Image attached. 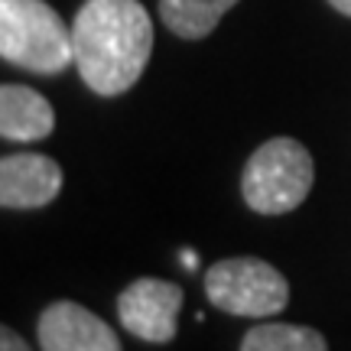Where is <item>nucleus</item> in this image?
<instances>
[{
  "label": "nucleus",
  "instance_id": "obj_10",
  "mask_svg": "<svg viewBox=\"0 0 351 351\" xmlns=\"http://www.w3.org/2000/svg\"><path fill=\"white\" fill-rule=\"evenodd\" d=\"M241 351H328L326 335L309 326H293V322H263L254 326Z\"/></svg>",
  "mask_w": 351,
  "mask_h": 351
},
{
  "label": "nucleus",
  "instance_id": "obj_6",
  "mask_svg": "<svg viewBox=\"0 0 351 351\" xmlns=\"http://www.w3.org/2000/svg\"><path fill=\"white\" fill-rule=\"evenodd\" d=\"M39 351H124L114 332L101 315L72 300L46 306L36 322Z\"/></svg>",
  "mask_w": 351,
  "mask_h": 351
},
{
  "label": "nucleus",
  "instance_id": "obj_3",
  "mask_svg": "<svg viewBox=\"0 0 351 351\" xmlns=\"http://www.w3.org/2000/svg\"><path fill=\"white\" fill-rule=\"evenodd\" d=\"M315 182L309 150L293 137H274L261 143L244 166L241 195L257 215H287L300 208Z\"/></svg>",
  "mask_w": 351,
  "mask_h": 351
},
{
  "label": "nucleus",
  "instance_id": "obj_7",
  "mask_svg": "<svg viewBox=\"0 0 351 351\" xmlns=\"http://www.w3.org/2000/svg\"><path fill=\"white\" fill-rule=\"evenodd\" d=\"M62 192V169L46 153H10L0 160V205L43 208Z\"/></svg>",
  "mask_w": 351,
  "mask_h": 351
},
{
  "label": "nucleus",
  "instance_id": "obj_1",
  "mask_svg": "<svg viewBox=\"0 0 351 351\" xmlns=\"http://www.w3.org/2000/svg\"><path fill=\"white\" fill-rule=\"evenodd\" d=\"M72 49L82 82L101 98H117L150 62V13L140 0H85L72 23Z\"/></svg>",
  "mask_w": 351,
  "mask_h": 351
},
{
  "label": "nucleus",
  "instance_id": "obj_12",
  "mask_svg": "<svg viewBox=\"0 0 351 351\" xmlns=\"http://www.w3.org/2000/svg\"><path fill=\"white\" fill-rule=\"evenodd\" d=\"M179 261H182V267H186V270H195V267H199V254L182 251V254H179Z\"/></svg>",
  "mask_w": 351,
  "mask_h": 351
},
{
  "label": "nucleus",
  "instance_id": "obj_11",
  "mask_svg": "<svg viewBox=\"0 0 351 351\" xmlns=\"http://www.w3.org/2000/svg\"><path fill=\"white\" fill-rule=\"evenodd\" d=\"M0 351H33L13 328H0Z\"/></svg>",
  "mask_w": 351,
  "mask_h": 351
},
{
  "label": "nucleus",
  "instance_id": "obj_5",
  "mask_svg": "<svg viewBox=\"0 0 351 351\" xmlns=\"http://www.w3.org/2000/svg\"><path fill=\"white\" fill-rule=\"evenodd\" d=\"M182 300H186L182 287H176L169 280L143 276V280H134L117 296V319L134 339H143L150 345H166L176 339Z\"/></svg>",
  "mask_w": 351,
  "mask_h": 351
},
{
  "label": "nucleus",
  "instance_id": "obj_9",
  "mask_svg": "<svg viewBox=\"0 0 351 351\" xmlns=\"http://www.w3.org/2000/svg\"><path fill=\"white\" fill-rule=\"evenodd\" d=\"M238 0H160V20L179 39H205Z\"/></svg>",
  "mask_w": 351,
  "mask_h": 351
},
{
  "label": "nucleus",
  "instance_id": "obj_2",
  "mask_svg": "<svg viewBox=\"0 0 351 351\" xmlns=\"http://www.w3.org/2000/svg\"><path fill=\"white\" fill-rule=\"evenodd\" d=\"M0 56L36 75H59L75 62L72 29L46 0H0Z\"/></svg>",
  "mask_w": 351,
  "mask_h": 351
},
{
  "label": "nucleus",
  "instance_id": "obj_4",
  "mask_svg": "<svg viewBox=\"0 0 351 351\" xmlns=\"http://www.w3.org/2000/svg\"><path fill=\"white\" fill-rule=\"evenodd\" d=\"M205 296L228 315L274 319L287 309L289 283L276 267L257 257L218 261L205 274Z\"/></svg>",
  "mask_w": 351,
  "mask_h": 351
},
{
  "label": "nucleus",
  "instance_id": "obj_8",
  "mask_svg": "<svg viewBox=\"0 0 351 351\" xmlns=\"http://www.w3.org/2000/svg\"><path fill=\"white\" fill-rule=\"evenodd\" d=\"M56 130V111L39 91L26 85L0 88V137L13 143H33Z\"/></svg>",
  "mask_w": 351,
  "mask_h": 351
},
{
  "label": "nucleus",
  "instance_id": "obj_13",
  "mask_svg": "<svg viewBox=\"0 0 351 351\" xmlns=\"http://www.w3.org/2000/svg\"><path fill=\"white\" fill-rule=\"evenodd\" d=\"M328 3H332V7H335V10H339V13H345V16H351V0H328Z\"/></svg>",
  "mask_w": 351,
  "mask_h": 351
}]
</instances>
